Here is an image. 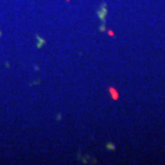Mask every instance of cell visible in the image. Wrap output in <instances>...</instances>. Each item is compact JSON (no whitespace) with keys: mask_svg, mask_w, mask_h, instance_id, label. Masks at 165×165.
<instances>
[{"mask_svg":"<svg viewBox=\"0 0 165 165\" xmlns=\"http://www.w3.org/2000/svg\"><path fill=\"white\" fill-rule=\"evenodd\" d=\"M35 38H37V40H38L37 47H38V48H42V46H44V45H45V40H44V39L40 38L39 35H35Z\"/></svg>","mask_w":165,"mask_h":165,"instance_id":"6da1fadb","label":"cell"},{"mask_svg":"<svg viewBox=\"0 0 165 165\" xmlns=\"http://www.w3.org/2000/svg\"><path fill=\"white\" fill-rule=\"evenodd\" d=\"M0 37H1V32H0Z\"/></svg>","mask_w":165,"mask_h":165,"instance_id":"7a4b0ae2","label":"cell"}]
</instances>
